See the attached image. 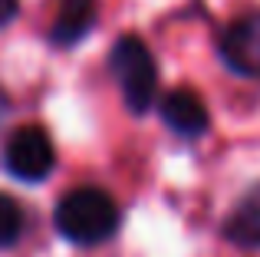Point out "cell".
Returning <instances> with one entry per match:
<instances>
[{
  "instance_id": "obj_5",
  "label": "cell",
  "mask_w": 260,
  "mask_h": 257,
  "mask_svg": "<svg viewBox=\"0 0 260 257\" xmlns=\"http://www.w3.org/2000/svg\"><path fill=\"white\" fill-rule=\"evenodd\" d=\"M161 119L172 132L184 139H198L208 132V106L194 89H172L161 99Z\"/></svg>"
},
{
  "instance_id": "obj_10",
  "label": "cell",
  "mask_w": 260,
  "mask_h": 257,
  "mask_svg": "<svg viewBox=\"0 0 260 257\" xmlns=\"http://www.w3.org/2000/svg\"><path fill=\"white\" fill-rule=\"evenodd\" d=\"M4 109H7V99H4V96H0V116H4Z\"/></svg>"
},
{
  "instance_id": "obj_3",
  "label": "cell",
  "mask_w": 260,
  "mask_h": 257,
  "mask_svg": "<svg viewBox=\"0 0 260 257\" xmlns=\"http://www.w3.org/2000/svg\"><path fill=\"white\" fill-rule=\"evenodd\" d=\"M4 165L20 181H43L56 165V148H53L46 128L40 125L13 128L4 145Z\"/></svg>"
},
{
  "instance_id": "obj_2",
  "label": "cell",
  "mask_w": 260,
  "mask_h": 257,
  "mask_svg": "<svg viewBox=\"0 0 260 257\" xmlns=\"http://www.w3.org/2000/svg\"><path fill=\"white\" fill-rule=\"evenodd\" d=\"M109 70L119 79L128 112L145 116L155 103V89H158V70H155L148 46L139 37H119L109 50Z\"/></svg>"
},
{
  "instance_id": "obj_7",
  "label": "cell",
  "mask_w": 260,
  "mask_h": 257,
  "mask_svg": "<svg viewBox=\"0 0 260 257\" xmlns=\"http://www.w3.org/2000/svg\"><path fill=\"white\" fill-rule=\"evenodd\" d=\"M224 234L237 247H260V185H254L224 221Z\"/></svg>"
},
{
  "instance_id": "obj_1",
  "label": "cell",
  "mask_w": 260,
  "mask_h": 257,
  "mask_svg": "<svg viewBox=\"0 0 260 257\" xmlns=\"http://www.w3.org/2000/svg\"><path fill=\"white\" fill-rule=\"evenodd\" d=\"M53 224L73 244H102L119 228V205L102 188H73L59 198L53 211Z\"/></svg>"
},
{
  "instance_id": "obj_4",
  "label": "cell",
  "mask_w": 260,
  "mask_h": 257,
  "mask_svg": "<svg viewBox=\"0 0 260 257\" xmlns=\"http://www.w3.org/2000/svg\"><path fill=\"white\" fill-rule=\"evenodd\" d=\"M217 53L231 73L260 79V10L231 20L217 40Z\"/></svg>"
},
{
  "instance_id": "obj_8",
  "label": "cell",
  "mask_w": 260,
  "mask_h": 257,
  "mask_svg": "<svg viewBox=\"0 0 260 257\" xmlns=\"http://www.w3.org/2000/svg\"><path fill=\"white\" fill-rule=\"evenodd\" d=\"M20 234H23V208L10 195H0V247L17 244Z\"/></svg>"
},
{
  "instance_id": "obj_9",
  "label": "cell",
  "mask_w": 260,
  "mask_h": 257,
  "mask_svg": "<svg viewBox=\"0 0 260 257\" xmlns=\"http://www.w3.org/2000/svg\"><path fill=\"white\" fill-rule=\"evenodd\" d=\"M17 0H0V26H7L13 17H17Z\"/></svg>"
},
{
  "instance_id": "obj_6",
  "label": "cell",
  "mask_w": 260,
  "mask_h": 257,
  "mask_svg": "<svg viewBox=\"0 0 260 257\" xmlns=\"http://www.w3.org/2000/svg\"><path fill=\"white\" fill-rule=\"evenodd\" d=\"M99 4L95 0H56V17L50 26V40L56 46H73L95 26Z\"/></svg>"
}]
</instances>
